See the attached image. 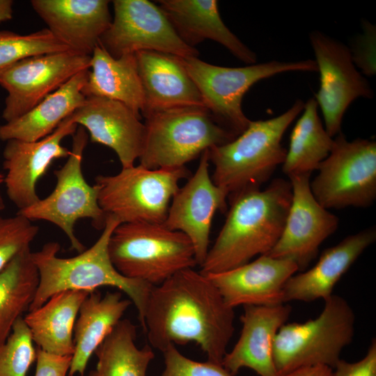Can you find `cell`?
I'll list each match as a JSON object with an SVG mask.
<instances>
[{
  "label": "cell",
  "instance_id": "1",
  "mask_svg": "<svg viewBox=\"0 0 376 376\" xmlns=\"http://www.w3.org/2000/svg\"><path fill=\"white\" fill-rule=\"evenodd\" d=\"M235 312L208 279L194 268L181 270L153 286L144 317L150 346L194 343L207 360L221 363L233 335Z\"/></svg>",
  "mask_w": 376,
  "mask_h": 376
},
{
  "label": "cell",
  "instance_id": "2",
  "mask_svg": "<svg viewBox=\"0 0 376 376\" xmlns=\"http://www.w3.org/2000/svg\"><path fill=\"white\" fill-rule=\"evenodd\" d=\"M292 196L290 182L279 178L264 190L250 189L230 198L225 223L200 272H223L267 254L282 234Z\"/></svg>",
  "mask_w": 376,
  "mask_h": 376
},
{
  "label": "cell",
  "instance_id": "3",
  "mask_svg": "<svg viewBox=\"0 0 376 376\" xmlns=\"http://www.w3.org/2000/svg\"><path fill=\"white\" fill-rule=\"evenodd\" d=\"M120 224L107 215L102 232L89 249L72 258H60V244H45L40 250L31 252V259L39 273V284L29 308L33 311L57 292L68 290L93 292L100 287L115 288L125 293L134 305L138 320L144 331V317L148 299L153 286L146 282L128 279L114 267L108 252V244L114 228Z\"/></svg>",
  "mask_w": 376,
  "mask_h": 376
},
{
  "label": "cell",
  "instance_id": "4",
  "mask_svg": "<svg viewBox=\"0 0 376 376\" xmlns=\"http://www.w3.org/2000/svg\"><path fill=\"white\" fill-rule=\"evenodd\" d=\"M304 107V102L298 99L282 114L251 120L233 141L209 149L213 182L230 198L243 191L260 188L284 162L287 150L281 145L282 136Z\"/></svg>",
  "mask_w": 376,
  "mask_h": 376
},
{
  "label": "cell",
  "instance_id": "5",
  "mask_svg": "<svg viewBox=\"0 0 376 376\" xmlns=\"http://www.w3.org/2000/svg\"><path fill=\"white\" fill-rule=\"evenodd\" d=\"M108 252L120 274L152 286L198 265L190 240L163 224H119L110 236Z\"/></svg>",
  "mask_w": 376,
  "mask_h": 376
},
{
  "label": "cell",
  "instance_id": "6",
  "mask_svg": "<svg viewBox=\"0 0 376 376\" xmlns=\"http://www.w3.org/2000/svg\"><path fill=\"white\" fill-rule=\"evenodd\" d=\"M146 134L139 164L148 169H175L237 136L201 106L168 109L145 118Z\"/></svg>",
  "mask_w": 376,
  "mask_h": 376
},
{
  "label": "cell",
  "instance_id": "7",
  "mask_svg": "<svg viewBox=\"0 0 376 376\" xmlns=\"http://www.w3.org/2000/svg\"><path fill=\"white\" fill-rule=\"evenodd\" d=\"M354 321L349 303L332 294L324 300V308L316 318L282 325L273 343V359L279 375L287 376L316 366L333 369L342 350L352 340Z\"/></svg>",
  "mask_w": 376,
  "mask_h": 376
},
{
  "label": "cell",
  "instance_id": "8",
  "mask_svg": "<svg viewBox=\"0 0 376 376\" xmlns=\"http://www.w3.org/2000/svg\"><path fill=\"white\" fill-rule=\"evenodd\" d=\"M189 75L198 88L205 107L216 121L235 136L248 127L250 120L242 108V98L256 82L291 71L317 72L315 61H271L240 68L212 65L198 57L182 58Z\"/></svg>",
  "mask_w": 376,
  "mask_h": 376
},
{
  "label": "cell",
  "instance_id": "9",
  "mask_svg": "<svg viewBox=\"0 0 376 376\" xmlns=\"http://www.w3.org/2000/svg\"><path fill=\"white\" fill-rule=\"evenodd\" d=\"M189 175L185 166L151 170L140 164L122 168L115 175H98V203L120 224H164L180 181Z\"/></svg>",
  "mask_w": 376,
  "mask_h": 376
},
{
  "label": "cell",
  "instance_id": "10",
  "mask_svg": "<svg viewBox=\"0 0 376 376\" xmlns=\"http://www.w3.org/2000/svg\"><path fill=\"white\" fill-rule=\"evenodd\" d=\"M87 142L86 130L79 126L72 135L67 161L54 173L56 183L53 191L17 212L31 221L41 220L56 225L68 238L70 249L79 253L84 251V246L75 233L77 221L89 219L95 228L102 230L107 217L98 203L97 187L90 185L83 174V153Z\"/></svg>",
  "mask_w": 376,
  "mask_h": 376
},
{
  "label": "cell",
  "instance_id": "11",
  "mask_svg": "<svg viewBox=\"0 0 376 376\" xmlns=\"http://www.w3.org/2000/svg\"><path fill=\"white\" fill-rule=\"evenodd\" d=\"M319 173L310 182L311 192L324 208L366 207L376 198V142L347 140L341 132L334 139Z\"/></svg>",
  "mask_w": 376,
  "mask_h": 376
},
{
  "label": "cell",
  "instance_id": "12",
  "mask_svg": "<svg viewBox=\"0 0 376 376\" xmlns=\"http://www.w3.org/2000/svg\"><path fill=\"white\" fill-rule=\"evenodd\" d=\"M113 6V18L99 45L113 58L140 51L198 57V51L183 42L156 4L148 0H115Z\"/></svg>",
  "mask_w": 376,
  "mask_h": 376
},
{
  "label": "cell",
  "instance_id": "13",
  "mask_svg": "<svg viewBox=\"0 0 376 376\" xmlns=\"http://www.w3.org/2000/svg\"><path fill=\"white\" fill-rule=\"evenodd\" d=\"M91 56L71 50L24 58L0 72L7 91L2 117L13 120L30 111L79 72L89 69Z\"/></svg>",
  "mask_w": 376,
  "mask_h": 376
},
{
  "label": "cell",
  "instance_id": "14",
  "mask_svg": "<svg viewBox=\"0 0 376 376\" xmlns=\"http://www.w3.org/2000/svg\"><path fill=\"white\" fill-rule=\"evenodd\" d=\"M320 75V87L315 100L324 116L325 130L331 137L340 132L343 116L359 97L373 98L367 79L357 70L350 48L324 33H310Z\"/></svg>",
  "mask_w": 376,
  "mask_h": 376
},
{
  "label": "cell",
  "instance_id": "15",
  "mask_svg": "<svg viewBox=\"0 0 376 376\" xmlns=\"http://www.w3.org/2000/svg\"><path fill=\"white\" fill-rule=\"evenodd\" d=\"M311 174L289 176L292 202L282 234L267 255L293 261L304 270L317 256L322 242L338 228L337 217L323 207L310 187Z\"/></svg>",
  "mask_w": 376,
  "mask_h": 376
},
{
  "label": "cell",
  "instance_id": "16",
  "mask_svg": "<svg viewBox=\"0 0 376 376\" xmlns=\"http://www.w3.org/2000/svg\"><path fill=\"white\" fill-rule=\"evenodd\" d=\"M208 150L201 155L194 175L174 194L163 224L190 240L200 267L210 248L213 217L217 210L224 212L227 208V193L217 186L210 175Z\"/></svg>",
  "mask_w": 376,
  "mask_h": 376
},
{
  "label": "cell",
  "instance_id": "17",
  "mask_svg": "<svg viewBox=\"0 0 376 376\" xmlns=\"http://www.w3.org/2000/svg\"><path fill=\"white\" fill-rule=\"evenodd\" d=\"M77 127L69 116L52 134L40 140L6 141L3 151V168L6 171L3 183L7 196L18 210L40 200L36 191L38 180L54 160L68 157L70 150L63 146L61 141L72 136Z\"/></svg>",
  "mask_w": 376,
  "mask_h": 376
},
{
  "label": "cell",
  "instance_id": "18",
  "mask_svg": "<svg viewBox=\"0 0 376 376\" xmlns=\"http://www.w3.org/2000/svg\"><path fill=\"white\" fill-rule=\"evenodd\" d=\"M70 118L83 127L93 143L113 150L122 168L134 165L143 147L146 127L141 116L123 103L101 97H87Z\"/></svg>",
  "mask_w": 376,
  "mask_h": 376
},
{
  "label": "cell",
  "instance_id": "19",
  "mask_svg": "<svg viewBox=\"0 0 376 376\" xmlns=\"http://www.w3.org/2000/svg\"><path fill=\"white\" fill-rule=\"evenodd\" d=\"M299 270L292 260L260 256L237 267L206 275L231 308L284 304L283 288Z\"/></svg>",
  "mask_w": 376,
  "mask_h": 376
},
{
  "label": "cell",
  "instance_id": "20",
  "mask_svg": "<svg viewBox=\"0 0 376 376\" xmlns=\"http://www.w3.org/2000/svg\"><path fill=\"white\" fill-rule=\"evenodd\" d=\"M243 311L240 336L221 365L231 376L243 368L260 376H281L274 362L273 343L277 331L288 320L291 307L285 304L246 305Z\"/></svg>",
  "mask_w": 376,
  "mask_h": 376
},
{
  "label": "cell",
  "instance_id": "21",
  "mask_svg": "<svg viewBox=\"0 0 376 376\" xmlns=\"http://www.w3.org/2000/svg\"><path fill=\"white\" fill-rule=\"evenodd\" d=\"M107 0H32L47 29L70 50L91 56L112 17Z\"/></svg>",
  "mask_w": 376,
  "mask_h": 376
},
{
  "label": "cell",
  "instance_id": "22",
  "mask_svg": "<svg viewBox=\"0 0 376 376\" xmlns=\"http://www.w3.org/2000/svg\"><path fill=\"white\" fill-rule=\"evenodd\" d=\"M134 55L143 92L144 118L175 107H205L181 57L154 51H140Z\"/></svg>",
  "mask_w": 376,
  "mask_h": 376
},
{
  "label": "cell",
  "instance_id": "23",
  "mask_svg": "<svg viewBox=\"0 0 376 376\" xmlns=\"http://www.w3.org/2000/svg\"><path fill=\"white\" fill-rule=\"evenodd\" d=\"M375 239V229L367 228L324 250L313 267L292 275L287 281L283 288V303L329 297L337 282Z\"/></svg>",
  "mask_w": 376,
  "mask_h": 376
},
{
  "label": "cell",
  "instance_id": "24",
  "mask_svg": "<svg viewBox=\"0 0 376 376\" xmlns=\"http://www.w3.org/2000/svg\"><path fill=\"white\" fill-rule=\"evenodd\" d=\"M159 8L177 34L194 47L205 40L215 41L248 65L256 63V54L224 23L215 0H159Z\"/></svg>",
  "mask_w": 376,
  "mask_h": 376
},
{
  "label": "cell",
  "instance_id": "25",
  "mask_svg": "<svg viewBox=\"0 0 376 376\" xmlns=\"http://www.w3.org/2000/svg\"><path fill=\"white\" fill-rule=\"evenodd\" d=\"M132 304L119 291L102 295L95 290L84 299L74 327L75 351L68 376L84 375L91 357Z\"/></svg>",
  "mask_w": 376,
  "mask_h": 376
},
{
  "label": "cell",
  "instance_id": "26",
  "mask_svg": "<svg viewBox=\"0 0 376 376\" xmlns=\"http://www.w3.org/2000/svg\"><path fill=\"white\" fill-rule=\"evenodd\" d=\"M88 70L79 72L25 114L0 125V140L36 141L52 134L84 103L86 97L81 91Z\"/></svg>",
  "mask_w": 376,
  "mask_h": 376
},
{
  "label": "cell",
  "instance_id": "27",
  "mask_svg": "<svg viewBox=\"0 0 376 376\" xmlns=\"http://www.w3.org/2000/svg\"><path fill=\"white\" fill-rule=\"evenodd\" d=\"M91 292L68 290L29 311L24 320L38 348L56 355L72 356L73 331L79 307Z\"/></svg>",
  "mask_w": 376,
  "mask_h": 376
},
{
  "label": "cell",
  "instance_id": "28",
  "mask_svg": "<svg viewBox=\"0 0 376 376\" xmlns=\"http://www.w3.org/2000/svg\"><path fill=\"white\" fill-rule=\"evenodd\" d=\"M82 93L120 102L141 116L144 107L143 88L134 54L113 58L98 45L94 49Z\"/></svg>",
  "mask_w": 376,
  "mask_h": 376
},
{
  "label": "cell",
  "instance_id": "29",
  "mask_svg": "<svg viewBox=\"0 0 376 376\" xmlns=\"http://www.w3.org/2000/svg\"><path fill=\"white\" fill-rule=\"evenodd\" d=\"M136 339V325L122 319L96 349L95 369L88 376H146L155 354L150 345L139 348Z\"/></svg>",
  "mask_w": 376,
  "mask_h": 376
},
{
  "label": "cell",
  "instance_id": "30",
  "mask_svg": "<svg viewBox=\"0 0 376 376\" xmlns=\"http://www.w3.org/2000/svg\"><path fill=\"white\" fill-rule=\"evenodd\" d=\"M318 107L313 97L304 103V112L292 130L282 168L288 177L311 174L332 148L334 139L322 125Z\"/></svg>",
  "mask_w": 376,
  "mask_h": 376
},
{
  "label": "cell",
  "instance_id": "31",
  "mask_svg": "<svg viewBox=\"0 0 376 376\" xmlns=\"http://www.w3.org/2000/svg\"><path fill=\"white\" fill-rule=\"evenodd\" d=\"M31 253V248L23 251L0 271V345L36 294L39 273Z\"/></svg>",
  "mask_w": 376,
  "mask_h": 376
},
{
  "label": "cell",
  "instance_id": "32",
  "mask_svg": "<svg viewBox=\"0 0 376 376\" xmlns=\"http://www.w3.org/2000/svg\"><path fill=\"white\" fill-rule=\"evenodd\" d=\"M68 50L47 28L27 35L0 30V72L27 57Z\"/></svg>",
  "mask_w": 376,
  "mask_h": 376
},
{
  "label": "cell",
  "instance_id": "33",
  "mask_svg": "<svg viewBox=\"0 0 376 376\" xmlns=\"http://www.w3.org/2000/svg\"><path fill=\"white\" fill-rule=\"evenodd\" d=\"M33 343L29 327L20 317L6 341L0 345V376H26L36 359Z\"/></svg>",
  "mask_w": 376,
  "mask_h": 376
},
{
  "label": "cell",
  "instance_id": "34",
  "mask_svg": "<svg viewBox=\"0 0 376 376\" xmlns=\"http://www.w3.org/2000/svg\"><path fill=\"white\" fill-rule=\"evenodd\" d=\"M39 231L23 216L0 217V271L17 254L30 248Z\"/></svg>",
  "mask_w": 376,
  "mask_h": 376
},
{
  "label": "cell",
  "instance_id": "35",
  "mask_svg": "<svg viewBox=\"0 0 376 376\" xmlns=\"http://www.w3.org/2000/svg\"><path fill=\"white\" fill-rule=\"evenodd\" d=\"M164 369L159 376H231L221 363L187 358L175 345L163 352Z\"/></svg>",
  "mask_w": 376,
  "mask_h": 376
},
{
  "label": "cell",
  "instance_id": "36",
  "mask_svg": "<svg viewBox=\"0 0 376 376\" xmlns=\"http://www.w3.org/2000/svg\"><path fill=\"white\" fill-rule=\"evenodd\" d=\"M350 52L354 65L367 75H375V29L372 24L366 22L364 33L356 39L354 49Z\"/></svg>",
  "mask_w": 376,
  "mask_h": 376
},
{
  "label": "cell",
  "instance_id": "37",
  "mask_svg": "<svg viewBox=\"0 0 376 376\" xmlns=\"http://www.w3.org/2000/svg\"><path fill=\"white\" fill-rule=\"evenodd\" d=\"M331 376H376V340L373 338L361 360L350 363L340 359Z\"/></svg>",
  "mask_w": 376,
  "mask_h": 376
},
{
  "label": "cell",
  "instance_id": "38",
  "mask_svg": "<svg viewBox=\"0 0 376 376\" xmlns=\"http://www.w3.org/2000/svg\"><path fill=\"white\" fill-rule=\"evenodd\" d=\"M36 368L34 376H66L72 356H60L36 350Z\"/></svg>",
  "mask_w": 376,
  "mask_h": 376
},
{
  "label": "cell",
  "instance_id": "39",
  "mask_svg": "<svg viewBox=\"0 0 376 376\" xmlns=\"http://www.w3.org/2000/svg\"><path fill=\"white\" fill-rule=\"evenodd\" d=\"M332 370L325 366H316L299 369L287 376H331Z\"/></svg>",
  "mask_w": 376,
  "mask_h": 376
},
{
  "label": "cell",
  "instance_id": "40",
  "mask_svg": "<svg viewBox=\"0 0 376 376\" xmlns=\"http://www.w3.org/2000/svg\"><path fill=\"white\" fill-rule=\"evenodd\" d=\"M13 5L11 0H0V23L13 18Z\"/></svg>",
  "mask_w": 376,
  "mask_h": 376
},
{
  "label": "cell",
  "instance_id": "41",
  "mask_svg": "<svg viewBox=\"0 0 376 376\" xmlns=\"http://www.w3.org/2000/svg\"><path fill=\"white\" fill-rule=\"evenodd\" d=\"M3 180H4V175L0 173V187L3 183ZM4 209H5V202H4V200L2 196L1 189H0V212H2Z\"/></svg>",
  "mask_w": 376,
  "mask_h": 376
}]
</instances>
